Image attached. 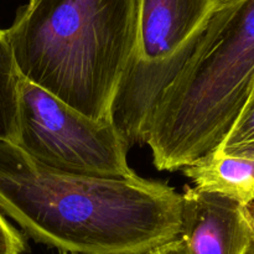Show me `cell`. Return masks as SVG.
I'll return each instance as SVG.
<instances>
[{"instance_id": "6da1fadb", "label": "cell", "mask_w": 254, "mask_h": 254, "mask_svg": "<svg viewBox=\"0 0 254 254\" xmlns=\"http://www.w3.org/2000/svg\"><path fill=\"white\" fill-rule=\"evenodd\" d=\"M0 208L35 241L76 254H146L178 238L183 195L139 178L77 175L0 140Z\"/></svg>"}, {"instance_id": "7a4b0ae2", "label": "cell", "mask_w": 254, "mask_h": 254, "mask_svg": "<svg viewBox=\"0 0 254 254\" xmlns=\"http://www.w3.org/2000/svg\"><path fill=\"white\" fill-rule=\"evenodd\" d=\"M136 30V0H30L6 35L22 78L88 118L112 121Z\"/></svg>"}, {"instance_id": "3957f363", "label": "cell", "mask_w": 254, "mask_h": 254, "mask_svg": "<svg viewBox=\"0 0 254 254\" xmlns=\"http://www.w3.org/2000/svg\"><path fill=\"white\" fill-rule=\"evenodd\" d=\"M253 92L254 0H222L146 122L155 168L184 170L220 148Z\"/></svg>"}, {"instance_id": "277c9868", "label": "cell", "mask_w": 254, "mask_h": 254, "mask_svg": "<svg viewBox=\"0 0 254 254\" xmlns=\"http://www.w3.org/2000/svg\"><path fill=\"white\" fill-rule=\"evenodd\" d=\"M221 1L136 0L135 46L111 113L112 122L129 146L144 143V130L154 106L196 49Z\"/></svg>"}, {"instance_id": "5b68a950", "label": "cell", "mask_w": 254, "mask_h": 254, "mask_svg": "<svg viewBox=\"0 0 254 254\" xmlns=\"http://www.w3.org/2000/svg\"><path fill=\"white\" fill-rule=\"evenodd\" d=\"M16 144L39 163L77 175L128 178L129 145L112 121H94L21 77Z\"/></svg>"}, {"instance_id": "8992f818", "label": "cell", "mask_w": 254, "mask_h": 254, "mask_svg": "<svg viewBox=\"0 0 254 254\" xmlns=\"http://www.w3.org/2000/svg\"><path fill=\"white\" fill-rule=\"evenodd\" d=\"M179 237L188 254H251L253 235L245 205L212 191L185 189Z\"/></svg>"}, {"instance_id": "52a82bcc", "label": "cell", "mask_w": 254, "mask_h": 254, "mask_svg": "<svg viewBox=\"0 0 254 254\" xmlns=\"http://www.w3.org/2000/svg\"><path fill=\"white\" fill-rule=\"evenodd\" d=\"M195 188L222 193L243 205L254 201V159L212 151L184 169Z\"/></svg>"}, {"instance_id": "ba28073f", "label": "cell", "mask_w": 254, "mask_h": 254, "mask_svg": "<svg viewBox=\"0 0 254 254\" xmlns=\"http://www.w3.org/2000/svg\"><path fill=\"white\" fill-rule=\"evenodd\" d=\"M20 81L6 30L0 29V140L16 141Z\"/></svg>"}, {"instance_id": "9c48e42d", "label": "cell", "mask_w": 254, "mask_h": 254, "mask_svg": "<svg viewBox=\"0 0 254 254\" xmlns=\"http://www.w3.org/2000/svg\"><path fill=\"white\" fill-rule=\"evenodd\" d=\"M216 150L226 155L254 159V93L243 108L227 138Z\"/></svg>"}, {"instance_id": "30bf717a", "label": "cell", "mask_w": 254, "mask_h": 254, "mask_svg": "<svg viewBox=\"0 0 254 254\" xmlns=\"http://www.w3.org/2000/svg\"><path fill=\"white\" fill-rule=\"evenodd\" d=\"M26 251L24 237L0 212V254H22Z\"/></svg>"}, {"instance_id": "8fae6325", "label": "cell", "mask_w": 254, "mask_h": 254, "mask_svg": "<svg viewBox=\"0 0 254 254\" xmlns=\"http://www.w3.org/2000/svg\"><path fill=\"white\" fill-rule=\"evenodd\" d=\"M146 254H188V250L184 241L178 237L149 251Z\"/></svg>"}, {"instance_id": "7c38bea8", "label": "cell", "mask_w": 254, "mask_h": 254, "mask_svg": "<svg viewBox=\"0 0 254 254\" xmlns=\"http://www.w3.org/2000/svg\"><path fill=\"white\" fill-rule=\"evenodd\" d=\"M245 210H246V215H247L248 222H250L251 230H252V235H253V247H252V252H251V254H254V201H251V202L246 203Z\"/></svg>"}, {"instance_id": "4fadbf2b", "label": "cell", "mask_w": 254, "mask_h": 254, "mask_svg": "<svg viewBox=\"0 0 254 254\" xmlns=\"http://www.w3.org/2000/svg\"><path fill=\"white\" fill-rule=\"evenodd\" d=\"M253 93H254V92H253Z\"/></svg>"}]
</instances>
